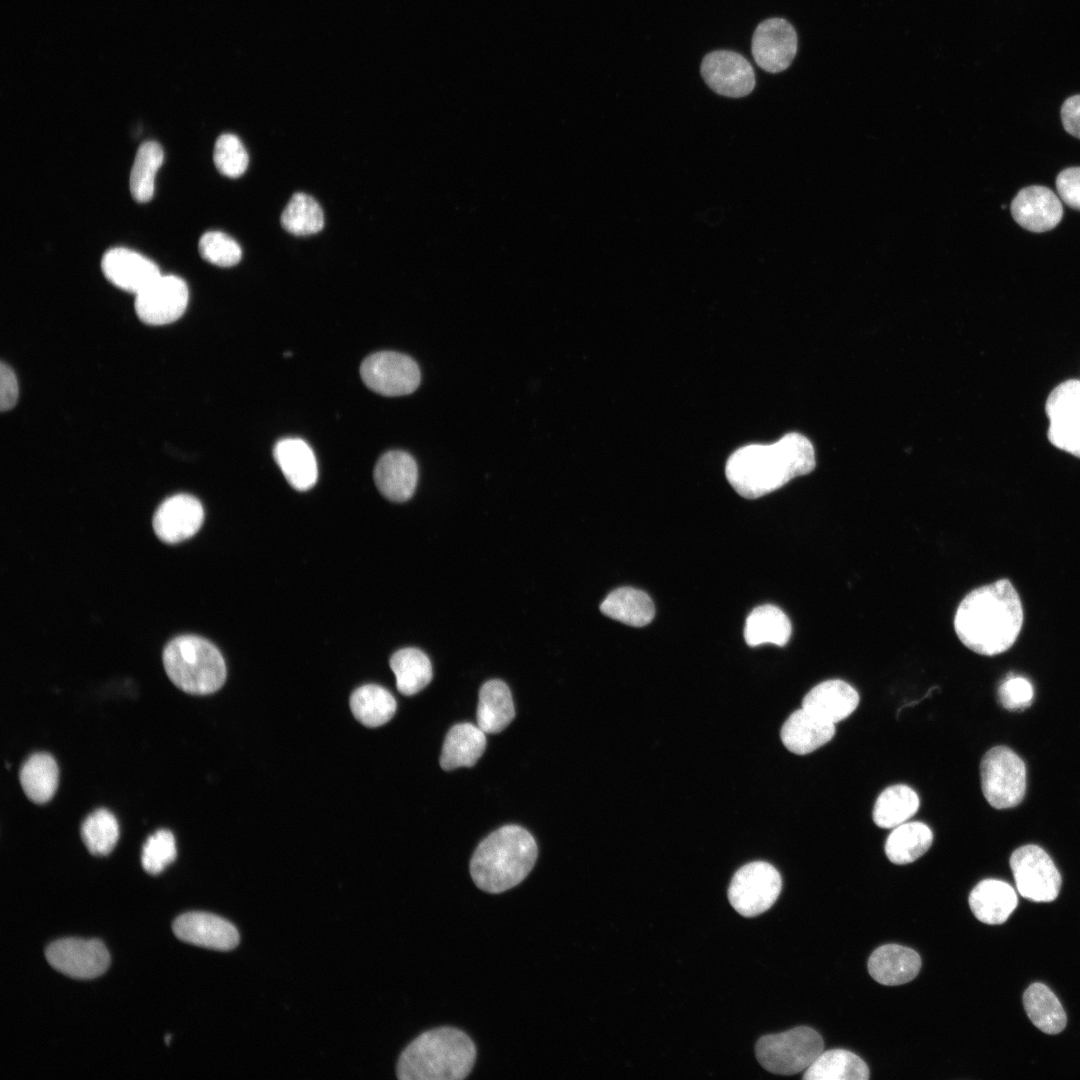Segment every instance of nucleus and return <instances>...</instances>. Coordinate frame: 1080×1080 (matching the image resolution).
<instances>
[{
  "label": "nucleus",
  "instance_id": "obj_1",
  "mask_svg": "<svg viewBox=\"0 0 1080 1080\" xmlns=\"http://www.w3.org/2000/svg\"><path fill=\"white\" fill-rule=\"evenodd\" d=\"M815 466V450L810 440L790 432L772 444H750L737 449L727 460L725 475L740 496L755 499L809 474Z\"/></svg>",
  "mask_w": 1080,
  "mask_h": 1080
},
{
  "label": "nucleus",
  "instance_id": "obj_2",
  "mask_svg": "<svg viewBox=\"0 0 1080 1080\" xmlns=\"http://www.w3.org/2000/svg\"><path fill=\"white\" fill-rule=\"evenodd\" d=\"M1023 624L1020 597L1008 579L972 590L960 602L954 617L959 640L985 656L1007 651Z\"/></svg>",
  "mask_w": 1080,
  "mask_h": 1080
},
{
  "label": "nucleus",
  "instance_id": "obj_3",
  "mask_svg": "<svg viewBox=\"0 0 1080 1080\" xmlns=\"http://www.w3.org/2000/svg\"><path fill=\"white\" fill-rule=\"evenodd\" d=\"M537 855L536 841L526 829L506 825L478 845L470 861V875L479 889L502 893L527 877Z\"/></svg>",
  "mask_w": 1080,
  "mask_h": 1080
},
{
  "label": "nucleus",
  "instance_id": "obj_4",
  "mask_svg": "<svg viewBox=\"0 0 1080 1080\" xmlns=\"http://www.w3.org/2000/svg\"><path fill=\"white\" fill-rule=\"evenodd\" d=\"M476 1060L472 1039L454 1027H438L416 1037L401 1053L396 1074L401 1080H462Z\"/></svg>",
  "mask_w": 1080,
  "mask_h": 1080
},
{
  "label": "nucleus",
  "instance_id": "obj_5",
  "mask_svg": "<svg viewBox=\"0 0 1080 1080\" xmlns=\"http://www.w3.org/2000/svg\"><path fill=\"white\" fill-rule=\"evenodd\" d=\"M162 659L169 679L186 693L211 694L225 682L226 666L222 654L205 638L178 636L165 646Z\"/></svg>",
  "mask_w": 1080,
  "mask_h": 1080
},
{
  "label": "nucleus",
  "instance_id": "obj_6",
  "mask_svg": "<svg viewBox=\"0 0 1080 1080\" xmlns=\"http://www.w3.org/2000/svg\"><path fill=\"white\" fill-rule=\"evenodd\" d=\"M823 1051L821 1035L807 1026L765 1035L755 1046L760 1065L778 1075H793L805 1071Z\"/></svg>",
  "mask_w": 1080,
  "mask_h": 1080
},
{
  "label": "nucleus",
  "instance_id": "obj_7",
  "mask_svg": "<svg viewBox=\"0 0 1080 1080\" xmlns=\"http://www.w3.org/2000/svg\"><path fill=\"white\" fill-rule=\"evenodd\" d=\"M981 787L987 802L996 809L1020 804L1026 791L1024 761L1010 748L989 749L980 763Z\"/></svg>",
  "mask_w": 1080,
  "mask_h": 1080
},
{
  "label": "nucleus",
  "instance_id": "obj_8",
  "mask_svg": "<svg viewBox=\"0 0 1080 1080\" xmlns=\"http://www.w3.org/2000/svg\"><path fill=\"white\" fill-rule=\"evenodd\" d=\"M782 879L777 869L763 861L748 863L733 875L728 899L744 917H755L768 910L777 900Z\"/></svg>",
  "mask_w": 1080,
  "mask_h": 1080
},
{
  "label": "nucleus",
  "instance_id": "obj_9",
  "mask_svg": "<svg viewBox=\"0 0 1080 1080\" xmlns=\"http://www.w3.org/2000/svg\"><path fill=\"white\" fill-rule=\"evenodd\" d=\"M1010 867L1017 890L1024 898L1034 902H1051L1057 898L1062 878L1040 846L1028 844L1017 848L1011 854Z\"/></svg>",
  "mask_w": 1080,
  "mask_h": 1080
},
{
  "label": "nucleus",
  "instance_id": "obj_10",
  "mask_svg": "<svg viewBox=\"0 0 1080 1080\" xmlns=\"http://www.w3.org/2000/svg\"><path fill=\"white\" fill-rule=\"evenodd\" d=\"M360 375L369 389L384 396L411 394L421 381L416 362L395 351H380L365 358Z\"/></svg>",
  "mask_w": 1080,
  "mask_h": 1080
},
{
  "label": "nucleus",
  "instance_id": "obj_11",
  "mask_svg": "<svg viewBox=\"0 0 1080 1080\" xmlns=\"http://www.w3.org/2000/svg\"><path fill=\"white\" fill-rule=\"evenodd\" d=\"M1045 411L1049 441L1080 458V380L1070 379L1056 386L1046 400Z\"/></svg>",
  "mask_w": 1080,
  "mask_h": 1080
},
{
  "label": "nucleus",
  "instance_id": "obj_12",
  "mask_svg": "<svg viewBox=\"0 0 1080 1080\" xmlns=\"http://www.w3.org/2000/svg\"><path fill=\"white\" fill-rule=\"evenodd\" d=\"M49 965L75 979H93L106 972L110 955L98 939L65 938L52 942L45 950Z\"/></svg>",
  "mask_w": 1080,
  "mask_h": 1080
},
{
  "label": "nucleus",
  "instance_id": "obj_13",
  "mask_svg": "<svg viewBox=\"0 0 1080 1080\" xmlns=\"http://www.w3.org/2000/svg\"><path fill=\"white\" fill-rule=\"evenodd\" d=\"M188 299V286L182 278L160 275L135 295V311L145 324L166 325L183 315Z\"/></svg>",
  "mask_w": 1080,
  "mask_h": 1080
},
{
  "label": "nucleus",
  "instance_id": "obj_14",
  "mask_svg": "<svg viewBox=\"0 0 1080 1080\" xmlns=\"http://www.w3.org/2000/svg\"><path fill=\"white\" fill-rule=\"evenodd\" d=\"M700 72L705 83L722 96L744 97L755 87L751 64L734 51L716 50L708 53L702 60Z\"/></svg>",
  "mask_w": 1080,
  "mask_h": 1080
},
{
  "label": "nucleus",
  "instance_id": "obj_15",
  "mask_svg": "<svg viewBox=\"0 0 1080 1080\" xmlns=\"http://www.w3.org/2000/svg\"><path fill=\"white\" fill-rule=\"evenodd\" d=\"M797 46L798 38L793 26L783 18H769L756 27L751 52L760 68L778 73L790 66Z\"/></svg>",
  "mask_w": 1080,
  "mask_h": 1080
},
{
  "label": "nucleus",
  "instance_id": "obj_16",
  "mask_svg": "<svg viewBox=\"0 0 1080 1080\" xmlns=\"http://www.w3.org/2000/svg\"><path fill=\"white\" fill-rule=\"evenodd\" d=\"M204 519L200 501L188 494H176L164 500L153 516L157 537L168 544L184 541L198 532Z\"/></svg>",
  "mask_w": 1080,
  "mask_h": 1080
},
{
  "label": "nucleus",
  "instance_id": "obj_17",
  "mask_svg": "<svg viewBox=\"0 0 1080 1080\" xmlns=\"http://www.w3.org/2000/svg\"><path fill=\"white\" fill-rule=\"evenodd\" d=\"M172 930L183 942L214 950H232L239 943V933L232 923L205 912L180 915L174 920Z\"/></svg>",
  "mask_w": 1080,
  "mask_h": 1080
},
{
  "label": "nucleus",
  "instance_id": "obj_18",
  "mask_svg": "<svg viewBox=\"0 0 1080 1080\" xmlns=\"http://www.w3.org/2000/svg\"><path fill=\"white\" fill-rule=\"evenodd\" d=\"M1011 214L1021 227L1040 233L1057 226L1063 216V207L1052 190L1034 185L1018 192L1011 203Z\"/></svg>",
  "mask_w": 1080,
  "mask_h": 1080
},
{
  "label": "nucleus",
  "instance_id": "obj_19",
  "mask_svg": "<svg viewBox=\"0 0 1080 1080\" xmlns=\"http://www.w3.org/2000/svg\"><path fill=\"white\" fill-rule=\"evenodd\" d=\"M101 269L110 283L135 295L161 275L153 261L123 247L106 251L101 260Z\"/></svg>",
  "mask_w": 1080,
  "mask_h": 1080
},
{
  "label": "nucleus",
  "instance_id": "obj_20",
  "mask_svg": "<svg viewBox=\"0 0 1080 1080\" xmlns=\"http://www.w3.org/2000/svg\"><path fill=\"white\" fill-rule=\"evenodd\" d=\"M858 704L859 694L856 689L840 679H829L817 684L802 700L803 709L831 724L849 717Z\"/></svg>",
  "mask_w": 1080,
  "mask_h": 1080
},
{
  "label": "nucleus",
  "instance_id": "obj_21",
  "mask_svg": "<svg viewBox=\"0 0 1080 1080\" xmlns=\"http://www.w3.org/2000/svg\"><path fill=\"white\" fill-rule=\"evenodd\" d=\"M373 476L375 485L384 497L394 502H404L415 492L418 468L410 454L393 450L379 458Z\"/></svg>",
  "mask_w": 1080,
  "mask_h": 1080
},
{
  "label": "nucleus",
  "instance_id": "obj_22",
  "mask_svg": "<svg viewBox=\"0 0 1080 1080\" xmlns=\"http://www.w3.org/2000/svg\"><path fill=\"white\" fill-rule=\"evenodd\" d=\"M921 967V959L911 948L898 944H886L872 952L868 960L871 977L880 984L894 986L914 979Z\"/></svg>",
  "mask_w": 1080,
  "mask_h": 1080
},
{
  "label": "nucleus",
  "instance_id": "obj_23",
  "mask_svg": "<svg viewBox=\"0 0 1080 1080\" xmlns=\"http://www.w3.org/2000/svg\"><path fill=\"white\" fill-rule=\"evenodd\" d=\"M273 456L287 482L298 491L312 488L318 477L317 461L311 447L300 438L279 440Z\"/></svg>",
  "mask_w": 1080,
  "mask_h": 1080
},
{
  "label": "nucleus",
  "instance_id": "obj_24",
  "mask_svg": "<svg viewBox=\"0 0 1080 1080\" xmlns=\"http://www.w3.org/2000/svg\"><path fill=\"white\" fill-rule=\"evenodd\" d=\"M835 731V724L825 722L801 707L786 719L780 737L790 752L806 755L829 742Z\"/></svg>",
  "mask_w": 1080,
  "mask_h": 1080
},
{
  "label": "nucleus",
  "instance_id": "obj_25",
  "mask_svg": "<svg viewBox=\"0 0 1080 1080\" xmlns=\"http://www.w3.org/2000/svg\"><path fill=\"white\" fill-rule=\"evenodd\" d=\"M1018 898L1014 888L998 879L980 881L969 895L974 916L990 925L1004 923L1016 909Z\"/></svg>",
  "mask_w": 1080,
  "mask_h": 1080
},
{
  "label": "nucleus",
  "instance_id": "obj_26",
  "mask_svg": "<svg viewBox=\"0 0 1080 1080\" xmlns=\"http://www.w3.org/2000/svg\"><path fill=\"white\" fill-rule=\"evenodd\" d=\"M486 748L485 732L471 723L454 725L447 733L440 757V765L446 770L472 767Z\"/></svg>",
  "mask_w": 1080,
  "mask_h": 1080
},
{
  "label": "nucleus",
  "instance_id": "obj_27",
  "mask_svg": "<svg viewBox=\"0 0 1080 1080\" xmlns=\"http://www.w3.org/2000/svg\"><path fill=\"white\" fill-rule=\"evenodd\" d=\"M514 717L515 708L508 686L497 679L485 682L479 691L478 727L485 733H499Z\"/></svg>",
  "mask_w": 1080,
  "mask_h": 1080
},
{
  "label": "nucleus",
  "instance_id": "obj_28",
  "mask_svg": "<svg viewBox=\"0 0 1080 1080\" xmlns=\"http://www.w3.org/2000/svg\"><path fill=\"white\" fill-rule=\"evenodd\" d=\"M791 634L792 626L789 618L775 605L758 606L746 619L744 637L749 646L767 643L784 646Z\"/></svg>",
  "mask_w": 1080,
  "mask_h": 1080
},
{
  "label": "nucleus",
  "instance_id": "obj_29",
  "mask_svg": "<svg viewBox=\"0 0 1080 1080\" xmlns=\"http://www.w3.org/2000/svg\"><path fill=\"white\" fill-rule=\"evenodd\" d=\"M600 610L607 617L633 627L649 624L655 614L651 598L632 587L613 590L601 603Z\"/></svg>",
  "mask_w": 1080,
  "mask_h": 1080
},
{
  "label": "nucleus",
  "instance_id": "obj_30",
  "mask_svg": "<svg viewBox=\"0 0 1080 1080\" xmlns=\"http://www.w3.org/2000/svg\"><path fill=\"white\" fill-rule=\"evenodd\" d=\"M58 766L48 753H34L21 766L19 780L27 798L36 803L48 802L58 786Z\"/></svg>",
  "mask_w": 1080,
  "mask_h": 1080
},
{
  "label": "nucleus",
  "instance_id": "obj_31",
  "mask_svg": "<svg viewBox=\"0 0 1080 1080\" xmlns=\"http://www.w3.org/2000/svg\"><path fill=\"white\" fill-rule=\"evenodd\" d=\"M933 833L922 822H905L893 828L885 842L887 858L894 864L914 862L931 847Z\"/></svg>",
  "mask_w": 1080,
  "mask_h": 1080
},
{
  "label": "nucleus",
  "instance_id": "obj_32",
  "mask_svg": "<svg viewBox=\"0 0 1080 1080\" xmlns=\"http://www.w3.org/2000/svg\"><path fill=\"white\" fill-rule=\"evenodd\" d=\"M805 1080H867L869 1068L856 1054L833 1049L823 1051L805 1070Z\"/></svg>",
  "mask_w": 1080,
  "mask_h": 1080
},
{
  "label": "nucleus",
  "instance_id": "obj_33",
  "mask_svg": "<svg viewBox=\"0 0 1080 1080\" xmlns=\"http://www.w3.org/2000/svg\"><path fill=\"white\" fill-rule=\"evenodd\" d=\"M1031 1022L1046 1034H1058L1066 1026V1013L1056 995L1044 984L1033 983L1023 994Z\"/></svg>",
  "mask_w": 1080,
  "mask_h": 1080
},
{
  "label": "nucleus",
  "instance_id": "obj_34",
  "mask_svg": "<svg viewBox=\"0 0 1080 1080\" xmlns=\"http://www.w3.org/2000/svg\"><path fill=\"white\" fill-rule=\"evenodd\" d=\"M917 793L907 785L896 784L884 789L873 808V820L880 828H895L907 822L919 809Z\"/></svg>",
  "mask_w": 1080,
  "mask_h": 1080
},
{
  "label": "nucleus",
  "instance_id": "obj_35",
  "mask_svg": "<svg viewBox=\"0 0 1080 1080\" xmlns=\"http://www.w3.org/2000/svg\"><path fill=\"white\" fill-rule=\"evenodd\" d=\"M350 708L354 717L363 725L379 727L394 716L397 704L387 689L376 684H367L351 694Z\"/></svg>",
  "mask_w": 1080,
  "mask_h": 1080
},
{
  "label": "nucleus",
  "instance_id": "obj_36",
  "mask_svg": "<svg viewBox=\"0 0 1080 1080\" xmlns=\"http://www.w3.org/2000/svg\"><path fill=\"white\" fill-rule=\"evenodd\" d=\"M390 667L400 693L411 696L425 688L432 679V665L417 648H403L390 658Z\"/></svg>",
  "mask_w": 1080,
  "mask_h": 1080
},
{
  "label": "nucleus",
  "instance_id": "obj_37",
  "mask_svg": "<svg viewBox=\"0 0 1080 1080\" xmlns=\"http://www.w3.org/2000/svg\"><path fill=\"white\" fill-rule=\"evenodd\" d=\"M163 159L158 142L146 141L139 146L129 178L130 193L136 202L145 203L153 197L155 176Z\"/></svg>",
  "mask_w": 1080,
  "mask_h": 1080
},
{
  "label": "nucleus",
  "instance_id": "obj_38",
  "mask_svg": "<svg viewBox=\"0 0 1080 1080\" xmlns=\"http://www.w3.org/2000/svg\"><path fill=\"white\" fill-rule=\"evenodd\" d=\"M281 225L296 236L318 233L324 226V214L318 202L305 193H295L281 215Z\"/></svg>",
  "mask_w": 1080,
  "mask_h": 1080
},
{
  "label": "nucleus",
  "instance_id": "obj_39",
  "mask_svg": "<svg viewBox=\"0 0 1080 1080\" xmlns=\"http://www.w3.org/2000/svg\"><path fill=\"white\" fill-rule=\"evenodd\" d=\"M80 834L92 855L105 856L114 849L119 839V825L109 810L100 808L84 819Z\"/></svg>",
  "mask_w": 1080,
  "mask_h": 1080
},
{
  "label": "nucleus",
  "instance_id": "obj_40",
  "mask_svg": "<svg viewBox=\"0 0 1080 1080\" xmlns=\"http://www.w3.org/2000/svg\"><path fill=\"white\" fill-rule=\"evenodd\" d=\"M213 160L217 170L230 178L241 176L249 163L248 153L241 140L230 133L222 134L216 140Z\"/></svg>",
  "mask_w": 1080,
  "mask_h": 1080
},
{
  "label": "nucleus",
  "instance_id": "obj_41",
  "mask_svg": "<svg viewBox=\"0 0 1080 1080\" xmlns=\"http://www.w3.org/2000/svg\"><path fill=\"white\" fill-rule=\"evenodd\" d=\"M176 855L173 833L167 829H159L146 839L141 864L147 873L157 875L176 859Z\"/></svg>",
  "mask_w": 1080,
  "mask_h": 1080
},
{
  "label": "nucleus",
  "instance_id": "obj_42",
  "mask_svg": "<svg viewBox=\"0 0 1080 1080\" xmlns=\"http://www.w3.org/2000/svg\"><path fill=\"white\" fill-rule=\"evenodd\" d=\"M199 253L207 262L220 266L236 265L242 256L240 245L229 235L220 231H208L199 240Z\"/></svg>",
  "mask_w": 1080,
  "mask_h": 1080
},
{
  "label": "nucleus",
  "instance_id": "obj_43",
  "mask_svg": "<svg viewBox=\"0 0 1080 1080\" xmlns=\"http://www.w3.org/2000/svg\"><path fill=\"white\" fill-rule=\"evenodd\" d=\"M1033 695L1032 684L1022 677L1005 680L998 690L999 701L1008 710H1019L1030 706Z\"/></svg>",
  "mask_w": 1080,
  "mask_h": 1080
},
{
  "label": "nucleus",
  "instance_id": "obj_44",
  "mask_svg": "<svg viewBox=\"0 0 1080 1080\" xmlns=\"http://www.w3.org/2000/svg\"><path fill=\"white\" fill-rule=\"evenodd\" d=\"M1056 189L1064 203L1080 210V167L1061 171L1056 178Z\"/></svg>",
  "mask_w": 1080,
  "mask_h": 1080
},
{
  "label": "nucleus",
  "instance_id": "obj_45",
  "mask_svg": "<svg viewBox=\"0 0 1080 1080\" xmlns=\"http://www.w3.org/2000/svg\"><path fill=\"white\" fill-rule=\"evenodd\" d=\"M19 388L15 373L10 366L0 365V409L2 412L12 409L18 400Z\"/></svg>",
  "mask_w": 1080,
  "mask_h": 1080
},
{
  "label": "nucleus",
  "instance_id": "obj_46",
  "mask_svg": "<svg viewBox=\"0 0 1080 1080\" xmlns=\"http://www.w3.org/2000/svg\"><path fill=\"white\" fill-rule=\"evenodd\" d=\"M1061 119L1065 130L1080 139V95L1065 100L1061 108Z\"/></svg>",
  "mask_w": 1080,
  "mask_h": 1080
},
{
  "label": "nucleus",
  "instance_id": "obj_47",
  "mask_svg": "<svg viewBox=\"0 0 1080 1080\" xmlns=\"http://www.w3.org/2000/svg\"><path fill=\"white\" fill-rule=\"evenodd\" d=\"M170 1040H171V1037H170V1035H167V1036L165 1037V1043H166L167 1045H169V1043H170Z\"/></svg>",
  "mask_w": 1080,
  "mask_h": 1080
}]
</instances>
